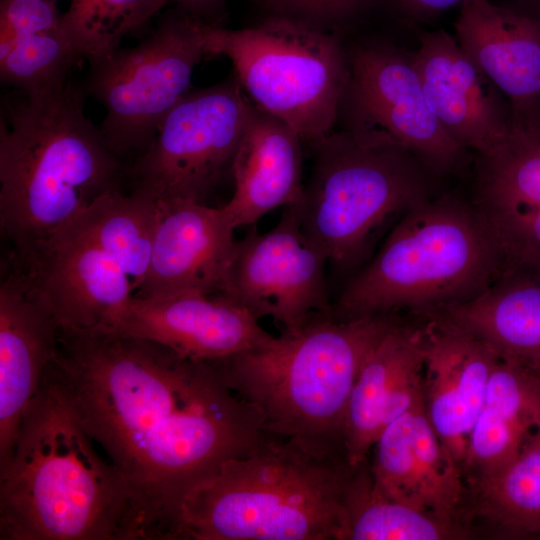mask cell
<instances>
[{"label":"cell","mask_w":540,"mask_h":540,"mask_svg":"<svg viewBox=\"0 0 540 540\" xmlns=\"http://www.w3.org/2000/svg\"><path fill=\"white\" fill-rule=\"evenodd\" d=\"M51 367L124 481L144 540L177 539L186 496L270 434L217 361L103 329H58Z\"/></svg>","instance_id":"6da1fadb"},{"label":"cell","mask_w":540,"mask_h":540,"mask_svg":"<svg viewBox=\"0 0 540 540\" xmlns=\"http://www.w3.org/2000/svg\"><path fill=\"white\" fill-rule=\"evenodd\" d=\"M1 540H143L127 487L48 367L0 471Z\"/></svg>","instance_id":"7a4b0ae2"},{"label":"cell","mask_w":540,"mask_h":540,"mask_svg":"<svg viewBox=\"0 0 540 540\" xmlns=\"http://www.w3.org/2000/svg\"><path fill=\"white\" fill-rule=\"evenodd\" d=\"M4 101L0 121V226L22 253L67 228L120 189L117 156L84 113L70 79Z\"/></svg>","instance_id":"3957f363"},{"label":"cell","mask_w":540,"mask_h":540,"mask_svg":"<svg viewBox=\"0 0 540 540\" xmlns=\"http://www.w3.org/2000/svg\"><path fill=\"white\" fill-rule=\"evenodd\" d=\"M354 469L344 456L270 435L186 496L177 539L345 540Z\"/></svg>","instance_id":"277c9868"},{"label":"cell","mask_w":540,"mask_h":540,"mask_svg":"<svg viewBox=\"0 0 540 540\" xmlns=\"http://www.w3.org/2000/svg\"><path fill=\"white\" fill-rule=\"evenodd\" d=\"M394 319L321 317L217 362L267 433L345 457L343 425L354 383L369 348Z\"/></svg>","instance_id":"5b68a950"},{"label":"cell","mask_w":540,"mask_h":540,"mask_svg":"<svg viewBox=\"0 0 540 540\" xmlns=\"http://www.w3.org/2000/svg\"><path fill=\"white\" fill-rule=\"evenodd\" d=\"M501 275L493 227L474 204L443 193L414 206L332 307L338 320L421 314L466 301Z\"/></svg>","instance_id":"8992f818"},{"label":"cell","mask_w":540,"mask_h":540,"mask_svg":"<svg viewBox=\"0 0 540 540\" xmlns=\"http://www.w3.org/2000/svg\"><path fill=\"white\" fill-rule=\"evenodd\" d=\"M308 143L311 174L292 205L305 236L339 270L364 258L384 222L437 195L441 178L398 145L364 143L344 130Z\"/></svg>","instance_id":"52a82bcc"},{"label":"cell","mask_w":540,"mask_h":540,"mask_svg":"<svg viewBox=\"0 0 540 540\" xmlns=\"http://www.w3.org/2000/svg\"><path fill=\"white\" fill-rule=\"evenodd\" d=\"M206 55L231 60L251 101L289 124L305 142L333 131L348 75L339 39L294 18L273 15L243 29L202 21Z\"/></svg>","instance_id":"ba28073f"},{"label":"cell","mask_w":540,"mask_h":540,"mask_svg":"<svg viewBox=\"0 0 540 540\" xmlns=\"http://www.w3.org/2000/svg\"><path fill=\"white\" fill-rule=\"evenodd\" d=\"M201 23L177 9L138 45L88 59L81 87L104 107L100 131L117 156L144 152L190 91L193 70L206 55Z\"/></svg>","instance_id":"9c48e42d"},{"label":"cell","mask_w":540,"mask_h":540,"mask_svg":"<svg viewBox=\"0 0 540 540\" xmlns=\"http://www.w3.org/2000/svg\"><path fill=\"white\" fill-rule=\"evenodd\" d=\"M254 103L235 74L190 90L160 123L128 175L133 190L158 203L206 197L227 175Z\"/></svg>","instance_id":"30bf717a"},{"label":"cell","mask_w":540,"mask_h":540,"mask_svg":"<svg viewBox=\"0 0 540 540\" xmlns=\"http://www.w3.org/2000/svg\"><path fill=\"white\" fill-rule=\"evenodd\" d=\"M347 58L336 121L341 130L364 143L398 145L439 178L465 165L470 152L445 133L431 112L413 52L371 40L347 51Z\"/></svg>","instance_id":"8fae6325"},{"label":"cell","mask_w":540,"mask_h":540,"mask_svg":"<svg viewBox=\"0 0 540 540\" xmlns=\"http://www.w3.org/2000/svg\"><path fill=\"white\" fill-rule=\"evenodd\" d=\"M324 253L303 233L293 205L265 233L255 226L235 242L217 292L258 320L271 317L283 331H296L310 321L331 317Z\"/></svg>","instance_id":"7c38bea8"},{"label":"cell","mask_w":540,"mask_h":540,"mask_svg":"<svg viewBox=\"0 0 540 540\" xmlns=\"http://www.w3.org/2000/svg\"><path fill=\"white\" fill-rule=\"evenodd\" d=\"M14 262L59 329H103L133 296L123 269L69 227L15 253Z\"/></svg>","instance_id":"4fadbf2b"},{"label":"cell","mask_w":540,"mask_h":540,"mask_svg":"<svg viewBox=\"0 0 540 540\" xmlns=\"http://www.w3.org/2000/svg\"><path fill=\"white\" fill-rule=\"evenodd\" d=\"M415 315L422 320L425 413L463 474L498 353L439 311Z\"/></svg>","instance_id":"5bb4252c"},{"label":"cell","mask_w":540,"mask_h":540,"mask_svg":"<svg viewBox=\"0 0 540 540\" xmlns=\"http://www.w3.org/2000/svg\"><path fill=\"white\" fill-rule=\"evenodd\" d=\"M103 330L151 340L199 361L225 359L272 337L243 307L199 291L133 295Z\"/></svg>","instance_id":"9a60e30c"},{"label":"cell","mask_w":540,"mask_h":540,"mask_svg":"<svg viewBox=\"0 0 540 540\" xmlns=\"http://www.w3.org/2000/svg\"><path fill=\"white\" fill-rule=\"evenodd\" d=\"M427 104L445 133L476 154L506 132L512 107L446 31H424L413 52Z\"/></svg>","instance_id":"2e32d148"},{"label":"cell","mask_w":540,"mask_h":540,"mask_svg":"<svg viewBox=\"0 0 540 540\" xmlns=\"http://www.w3.org/2000/svg\"><path fill=\"white\" fill-rule=\"evenodd\" d=\"M371 452L370 473L381 493L466 530L461 522L466 496L462 471L430 424L423 403L393 421Z\"/></svg>","instance_id":"e0dca14e"},{"label":"cell","mask_w":540,"mask_h":540,"mask_svg":"<svg viewBox=\"0 0 540 540\" xmlns=\"http://www.w3.org/2000/svg\"><path fill=\"white\" fill-rule=\"evenodd\" d=\"M423 373L420 324L394 319L366 353L348 401L343 448L352 468L393 421L423 403Z\"/></svg>","instance_id":"ac0fdd59"},{"label":"cell","mask_w":540,"mask_h":540,"mask_svg":"<svg viewBox=\"0 0 540 540\" xmlns=\"http://www.w3.org/2000/svg\"><path fill=\"white\" fill-rule=\"evenodd\" d=\"M58 323L15 268L0 287V471L57 354Z\"/></svg>","instance_id":"d6986e66"},{"label":"cell","mask_w":540,"mask_h":540,"mask_svg":"<svg viewBox=\"0 0 540 540\" xmlns=\"http://www.w3.org/2000/svg\"><path fill=\"white\" fill-rule=\"evenodd\" d=\"M160 205L148 270L133 295L154 298L199 291L217 293L236 240L223 206L173 200Z\"/></svg>","instance_id":"ffe728a7"},{"label":"cell","mask_w":540,"mask_h":540,"mask_svg":"<svg viewBox=\"0 0 540 540\" xmlns=\"http://www.w3.org/2000/svg\"><path fill=\"white\" fill-rule=\"evenodd\" d=\"M302 141L289 124L253 105L232 165L234 192L223 206L235 229L300 200Z\"/></svg>","instance_id":"44dd1931"},{"label":"cell","mask_w":540,"mask_h":540,"mask_svg":"<svg viewBox=\"0 0 540 540\" xmlns=\"http://www.w3.org/2000/svg\"><path fill=\"white\" fill-rule=\"evenodd\" d=\"M457 42L512 105L540 100V23L508 5L466 0Z\"/></svg>","instance_id":"7402d4cb"},{"label":"cell","mask_w":540,"mask_h":540,"mask_svg":"<svg viewBox=\"0 0 540 540\" xmlns=\"http://www.w3.org/2000/svg\"><path fill=\"white\" fill-rule=\"evenodd\" d=\"M540 432V377L498 354L463 465L465 486L505 468Z\"/></svg>","instance_id":"603a6c76"},{"label":"cell","mask_w":540,"mask_h":540,"mask_svg":"<svg viewBox=\"0 0 540 540\" xmlns=\"http://www.w3.org/2000/svg\"><path fill=\"white\" fill-rule=\"evenodd\" d=\"M511 107L504 135L476 154L474 204L488 218L540 208V100Z\"/></svg>","instance_id":"cb8c5ba5"},{"label":"cell","mask_w":540,"mask_h":540,"mask_svg":"<svg viewBox=\"0 0 540 540\" xmlns=\"http://www.w3.org/2000/svg\"><path fill=\"white\" fill-rule=\"evenodd\" d=\"M442 314L488 343L499 355L540 364V282L503 276Z\"/></svg>","instance_id":"d4e9b609"},{"label":"cell","mask_w":540,"mask_h":540,"mask_svg":"<svg viewBox=\"0 0 540 540\" xmlns=\"http://www.w3.org/2000/svg\"><path fill=\"white\" fill-rule=\"evenodd\" d=\"M461 522L501 539H540V432L505 468L466 486Z\"/></svg>","instance_id":"484cf974"},{"label":"cell","mask_w":540,"mask_h":540,"mask_svg":"<svg viewBox=\"0 0 540 540\" xmlns=\"http://www.w3.org/2000/svg\"><path fill=\"white\" fill-rule=\"evenodd\" d=\"M160 212L149 196L118 189L96 199L68 227L111 257L136 291L149 267Z\"/></svg>","instance_id":"4316f807"},{"label":"cell","mask_w":540,"mask_h":540,"mask_svg":"<svg viewBox=\"0 0 540 540\" xmlns=\"http://www.w3.org/2000/svg\"><path fill=\"white\" fill-rule=\"evenodd\" d=\"M345 540L462 539L469 533L381 493L366 462L355 468L345 493Z\"/></svg>","instance_id":"83f0119b"},{"label":"cell","mask_w":540,"mask_h":540,"mask_svg":"<svg viewBox=\"0 0 540 540\" xmlns=\"http://www.w3.org/2000/svg\"><path fill=\"white\" fill-rule=\"evenodd\" d=\"M168 3L169 0H71L59 28L80 58L88 60L119 47L127 34L141 28Z\"/></svg>","instance_id":"f1b7e54d"},{"label":"cell","mask_w":540,"mask_h":540,"mask_svg":"<svg viewBox=\"0 0 540 540\" xmlns=\"http://www.w3.org/2000/svg\"><path fill=\"white\" fill-rule=\"evenodd\" d=\"M82 60L60 28L27 36L0 60L4 85L30 94L51 88L69 78Z\"/></svg>","instance_id":"f546056e"},{"label":"cell","mask_w":540,"mask_h":540,"mask_svg":"<svg viewBox=\"0 0 540 540\" xmlns=\"http://www.w3.org/2000/svg\"><path fill=\"white\" fill-rule=\"evenodd\" d=\"M488 220L498 243L500 277L540 282V208Z\"/></svg>","instance_id":"4dcf8cb0"},{"label":"cell","mask_w":540,"mask_h":540,"mask_svg":"<svg viewBox=\"0 0 540 540\" xmlns=\"http://www.w3.org/2000/svg\"><path fill=\"white\" fill-rule=\"evenodd\" d=\"M61 17L53 0H1L0 60L22 38L59 28Z\"/></svg>","instance_id":"1f68e13d"},{"label":"cell","mask_w":540,"mask_h":540,"mask_svg":"<svg viewBox=\"0 0 540 540\" xmlns=\"http://www.w3.org/2000/svg\"><path fill=\"white\" fill-rule=\"evenodd\" d=\"M274 15L286 16L315 27L340 24L355 17L370 0H264Z\"/></svg>","instance_id":"d6a6232c"},{"label":"cell","mask_w":540,"mask_h":540,"mask_svg":"<svg viewBox=\"0 0 540 540\" xmlns=\"http://www.w3.org/2000/svg\"><path fill=\"white\" fill-rule=\"evenodd\" d=\"M373 0H370V2ZM400 21L409 25L430 23L466 0H380Z\"/></svg>","instance_id":"836d02e7"},{"label":"cell","mask_w":540,"mask_h":540,"mask_svg":"<svg viewBox=\"0 0 540 540\" xmlns=\"http://www.w3.org/2000/svg\"><path fill=\"white\" fill-rule=\"evenodd\" d=\"M177 5V9L201 20L215 25L213 18L217 16L224 5V0H169Z\"/></svg>","instance_id":"e575fe53"},{"label":"cell","mask_w":540,"mask_h":540,"mask_svg":"<svg viewBox=\"0 0 540 540\" xmlns=\"http://www.w3.org/2000/svg\"><path fill=\"white\" fill-rule=\"evenodd\" d=\"M511 6L540 23V0H511Z\"/></svg>","instance_id":"d590c367"},{"label":"cell","mask_w":540,"mask_h":540,"mask_svg":"<svg viewBox=\"0 0 540 540\" xmlns=\"http://www.w3.org/2000/svg\"><path fill=\"white\" fill-rule=\"evenodd\" d=\"M529 367L532 368L537 373V375L540 377V364H537V365H534V366H529Z\"/></svg>","instance_id":"8d00e7d4"},{"label":"cell","mask_w":540,"mask_h":540,"mask_svg":"<svg viewBox=\"0 0 540 540\" xmlns=\"http://www.w3.org/2000/svg\"><path fill=\"white\" fill-rule=\"evenodd\" d=\"M53 1H55V0H53Z\"/></svg>","instance_id":"74e56055"}]
</instances>
